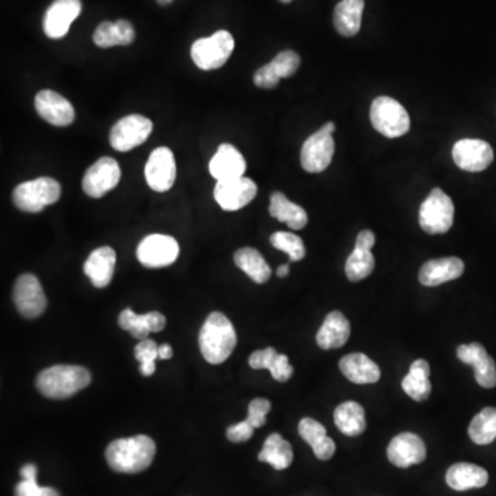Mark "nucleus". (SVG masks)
Listing matches in <instances>:
<instances>
[{
  "label": "nucleus",
  "instance_id": "f257e3e1",
  "mask_svg": "<svg viewBox=\"0 0 496 496\" xmlns=\"http://www.w3.org/2000/svg\"><path fill=\"white\" fill-rule=\"evenodd\" d=\"M155 455V442L145 435L115 440L105 451V458L110 469L127 475L148 469L152 465Z\"/></svg>",
  "mask_w": 496,
  "mask_h": 496
},
{
  "label": "nucleus",
  "instance_id": "f03ea898",
  "mask_svg": "<svg viewBox=\"0 0 496 496\" xmlns=\"http://www.w3.org/2000/svg\"><path fill=\"white\" fill-rule=\"evenodd\" d=\"M236 344L238 335L231 320L221 312H213L199 334L201 356L210 364H221L231 357Z\"/></svg>",
  "mask_w": 496,
  "mask_h": 496
},
{
  "label": "nucleus",
  "instance_id": "7ed1b4c3",
  "mask_svg": "<svg viewBox=\"0 0 496 496\" xmlns=\"http://www.w3.org/2000/svg\"><path fill=\"white\" fill-rule=\"evenodd\" d=\"M92 382L89 370L80 366H53L40 372L37 387L43 396L53 400H64L85 389Z\"/></svg>",
  "mask_w": 496,
  "mask_h": 496
},
{
  "label": "nucleus",
  "instance_id": "20e7f679",
  "mask_svg": "<svg viewBox=\"0 0 496 496\" xmlns=\"http://www.w3.org/2000/svg\"><path fill=\"white\" fill-rule=\"evenodd\" d=\"M61 185L54 178L39 177L20 183L12 191V203L24 213H42L61 198Z\"/></svg>",
  "mask_w": 496,
  "mask_h": 496
},
{
  "label": "nucleus",
  "instance_id": "39448f33",
  "mask_svg": "<svg viewBox=\"0 0 496 496\" xmlns=\"http://www.w3.org/2000/svg\"><path fill=\"white\" fill-rule=\"evenodd\" d=\"M372 127L387 138H399L407 134L411 120L399 101L390 97H378L370 110Z\"/></svg>",
  "mask_w": 496,
  "mask_h": 496
},
{
  "label": "nucleus",
  "instance_id": "423d86ee",
  "mask_svg": "<svg viewBox=\"0 0 496 496\" xmlns=\"http://www.w3.org/2000/svg\"><path fill=\"white\" fill-rule=\"evenodd\" d=\"M455 207L442 189H432L419 208V225L429 235L447 233L454 224Z\"/></svg>",
  "mask_w": 496,
  "mask_h": 496
},
{
  "label": "nucleus",
  "instance_id": "0eeeda50",
  "mask_svg": "<svg viewBox=\"0 0 496 496\" xmlns=\"http://www.w3.org/2000/svg\"><path fill=\"white\" fill-rule=\"evenodd\" d=\"M337 130L334 122L326 123L323 127L305 141L301 150L302 168L308 173H323L331 165L335 153L332 133Z\"/></svg>",
  "mask_w": 496,
  "mask_h": 496
},
{
  "label": "nucleus",
  "instance_id": "6e6552de",
  "mask_svg": "<svg viewBox=\"0 0 496 496\" xmlns=\"http://www.w3.org/2000/svg\"><path fill=\"white\" fill-rule=\"evenodd\" d=\"M235 50V39L228 31H218L210 37L196 40L191 49L193 62L203 70H214L226 64Z\"/></svg>",
  "mask_w": 496,
  "mask_h": 496
},
{
  "label": "nucleus",
  "instance_id": "1a4fd4ad",
  "mask_svg": "<svg viewBox=\"0 0 496 496\" xmlns=\"http://www.w3.org/2000/svg\"><path fill=\"white\" fill-rule=\"evenodd\" d=\"M152 120L142 115H128L110 130V147L118 152H128L142 145L152 134Z\"/></svg>",
  "mask_w": 496,
  "mask_h": 496
},
{
  "label": "nucleus",
  "instance_id": "9d476101",
  "mask_svg": "<svg viewBox=\"0 0 496 496\" xmlns=\"http://www.w3.org/2000/svg\"><path fill=\"white\" fill-rule=\"evenodd\" d=\"M12 301L25 319H37L47 308V298L42 284L35 274L24 273L17 279L12 289Z\"/></svg>",
  "mask_w": 496,
  "mask_h": 496
},
{
  "label": "nucleus",
  "instance_id": "9b49d317",
  "mask_svg": "<svg viewBox=\"0 0 496 496\" xmlns=\"http://www.w3.org/2000/svg\"><path fill=\"white\" fill-rule=\"evenodd\" d=\"M180 256L177 240L167 235H150L137 247V258L145 268L158 269L170 266Z\"/></svg>",
  "mask_w": 496,
  "mask_h": 496
},
{
  "label": "nucleus",
  "instance_id": "f8f14e48",
  "mask_svg": "<svg viewBox=\"0 0 496 496\" xmlns=\"http://www.w3.org/2000/svg\"><path fill=\"white\" fill-rule=\"evenodd\" d=\"M122 177L119 163L115 159L101 158L85 171L82 188L85 195L100 199L115 189Z\"/></svg>",
  "mask_w": 496,
  "mask_h": 496
},
{
  "label": "nucleus",
  "instance_id": "ddd939ff",
  "mask_svg": "<svg viewBox=\"0 0 496 496\" xmlns=\"http://www.w3.org/2000/svg\"><path fill=\"white\" fill-rule=\"evenodd\" d=\"M177 178V166L171 150L156 148L145 166V180L155 192H167Z\"/></svg>",
  "mask_w": 496,
  "mask_h": 496
},
{
  "label": "nucleus",
  "instance_id": "4468645a",
  "mask_svg": "<svg viewBox=\"0 0 496 496\" xmlns=\"http://www.w3.org/2000/svg\"><path fill=\"white\" fill-rule=\"evenodd\" d=\"M258 192L256 183L247 177L216 181L214 198L225 211H238L250 204Z\"/></svg>",
  "mask_w": 496,
  "mask_h": 496
},
{
  "label": "nucleus",
  "instance_id": "2eb2a0df",
  "mask_svg": "<svg viewBox=\"0 0 496 496\" xmlns=\"http://www.w3.org/2000/svg\"><path fill=\"white\" fill-rule=\"evenodd\" d=\"M452 159L460 170L480 173L487 170L493 162V150L485 141L466 138L455 143Z\"/></svg>",
  "mask_w": 496,
  "mask_h": 496
},
{
  "label": "nucleus",
  "instance_id": "dca6fc26",
  "mask_svg": "<svg viewBox=\"0 0 496 496\" xmlns=\"http://www.w3.org/2000/svg\"><path fill=\"white\" fill-rule=\"evenodd\" d=\"M82 12L80 0H54L43 19V31L50 39H61Z\"/></svg>",
  "mask_w": 496,
  "mask_h": 496
},
{
  "label": "nucleus",
  "instance_id": "f3484780",
  "mask_svg": "<svg viewBox=\"0 0 496 496\" xmlns=\"http://www.w3.org/2000/svg\"><path fill=\"white\" fill-rule=\"evenodd\" d=\"M457 356L460 362L475 369L476 381L481 387L492 389L496 386L495 360L487 354L483 345L478 342L460 345L457 350Z\"/></svg>",
  "mask_w": 496,
  "mask_h": 496
},
{
  "label": "nucleus",
  "instance_id": "a211bd4d",
  "mask_svg": "<svg viewBox=\"0 0 496 496\" xmlns=\"http://www.w3.org/2000/svg\"><path fill=\"white\" fill-rule=\"evenodd\" d=\"M35 110L43 120L55 127H67L75 120V110L67 98L53 90H42L35 98Z\"/></svg>",
  "mask_w": 496,
  "mask_h": 496
},
{
  "label": "nucleus",
  "instance_id": "6ab92c4d",
  "mask_svg": "<svg viewBox=\"0 0 496 496\" xmlns=\"http://www.w3.org/2000/svg\"><path fill=\"white\" fill-rule=\"evenodd\" d=\"M387 459L402 469L419 465L427 459V445L414 433H400L387 447Z\"/></svg>",
  "mask_w": 496,
  "mask_h": 496
},
{
  "label": "nucleus",
  "instance_id": "aec40b11",
  "mask_svg": "<svg viewBox=\"0 0 496 496\" xmlns=\"http://www.w3.org/2000/svg\"><path fill=\"white\" fill-rule=\"evenodd\" d=\"M301 65V57L293 50L279 53L273 61L259 68L254 74V83L261 89H274L283 77H293Z\"/></svg>",
  "mask_w": 496,
  "mask_h": 496
},
{
  "label": "nucleus",
  "instance_id": "412c9836",
  "mask_svg": "<svg viewBox=\"0 0 496 496\" xmlns=\"http://www.w3.org/2000/svg\"><path fill=\"white\" fill-rule=\"evenodd\" d=\"M210 174L216 181L244 177L247 163L240 152L231 143H223L211 159Z\"/></svg>",
  "mask_w": 496,
  "mask_h": 496
},
{
  "label": "nucleus",
  "instance_id": "4be33fe9",
  "mask_svg": "<svg viewBox=\"0 0 496 496\" xmlns=\"http://www.w3.org/2000/svg\"><path fill=\"white\" fill-rule=\"evenodd\" d=\"M465 272V264L457 256L432 259L423 264L419 271V283L425 287H437L459 279Z\"/></svg>",
  "mask_w": 496,
  "mask_h": 496
},
{
  "label": "nucleus",
  "instance_id": "5701e85b",
  "mask_svg": "<svg viewBox=\"0 0 496 496\" xmlns=\"http://www.w3.org/2000/svg\"><path fill=\"white\" fill-rule=\"evenodd\" d=\"M116 253L110 247H100L90 254L85 262L83 271L89 277L93 286L105 289L110 286L115 273Z\"/></svg>",
  "mask_w": 496,
  "mask_h": 496
},
{
  "label": "nucleus",
  "instance_id": "b1692460",
  "mask_svg": "<svg viewBox=\"0 0 496 496\" xmlns=\"http://www.w3.org/2000/svg\"><path fill=\"white\" fill-rule=\"evenodd\" d=\"M120 329L128 331L135 339H148L150 332H160L165 329L166 317L160 312H150L147 314H137L131 309H125L119 316Z\"/></svg>",
  "mask_w": 496,
  "mask_h": 496
},
{
  "label": "nucleus",
  "instance_id": "393cba45",
  "mask_svg": "<svg viewBox=\"0 0 496 496\" xmlns=\"http://www.w3.org/2000/svg\"><path fill=\"white\" fill-rule=\"evenodd\" d=\"M339 370L350 382L357 385L377 384L381 379V370L364 354L342 357Z\"/></svg>",
  "mask_w": 496,
  "mask_h": 496
},
{
  "label": "nucleus",
  "instance_id": "a878e982",
  "mask_svg": "<svg viewBox=\"0 0 496 496\" xmlns=\"http://www.w3.org/2000/svg\"><path fill=\"white\" fill-rule=\"evenodd\" d=\"M448 487L455 491H469L483 488L488 483V472L473 463H455L445 475Z\"/></svg>",
  "mask_w": 496,
  "mask_h": 496
},
{
  "label": "nucleus",
  "instance_id": "bb28decb",
  "mask_svg": "<svg viewBox=\"0 0 496 496\" xmlns=\"http://www.w3.org/2000/svg\"><path fill=\"white\" fill-rule=\"evenodd\" d=\"M350 337L349 320L341 312L334 311L326 317L317 332L316 341L321 349H339Z\"/></svg>",
  "mask_w": 496,
  "mask_h": 496
},
{
  "label": "nucleus",
  "instance_id": "cd10ccee",
  "mask_svg": "<svg viewBox=\"0 0 496 496\" xmlns=\"http://www.w3.org/2000/svg\"><path fill=\"white\" fill-rule=\"evenodd\" d=\"M298 432L302 439L311 445L317 459L329 460L334 457L337 447L334 440L327 435L326 427L321 423L312 418H304L299 422Z\"/></svg>",
  "mask_w": 496,
  "mask_h": 496
},
{
  "label": "nucleus",
  "instance_id": "c85d7f7f",
  "mask_svg": "<svg viewBox=\"0 0 496 496\" xmlns=\"http://www.w3.org/2000/svg\"><path fill=\"white\" fill-rule=\"evenodd\" d=\"M248 364L254 370H269L277 382H287L294 374L289 357L286 354H277L274 347L256 350L248 359Z\"/></svg>",
  "mask_w": 496,
  "mask_h": 496
},
{
  "label": "nucleus",
  "instance_id": "c756f323",
  "mask_svg": "<svg viewBox=\"0 0 496 496\" xmlns=\"http://www.w3.org/2000/svg\"><path fill=\"white\" fill-rule=\"evenodd\" d=\"M135 31L133 25L126 20L110 22L104 21L98 25L93 35V40L101 49H110L115 46H128L134 42Z\"/></svg>",
  "mask_w": 496,
  "mask_h": 496
},
{
  "label": "nucleus",
  "instance_id": "7c9ffc66",
  "mask_svg": "<svg viewBox=\"0 0 496 496\" xmlns=\"http://www.w3.org/2000/svg\"><path fill=\"white\" fill-rule=\"evenodd\" d=\"M269 214L281 223L287 224L289 229L301 231L308 225V214L298 204L289 201L281 192H273L271 195Z\"/></svg>",
  "mask_w": 496,
  "mask_h": 496
},
{
  "label": "nucleus",
  "instance_id": "2f4dec72",
  "mask_svg": "<svg viewBox=\"0 0 496 496\" xmlns=\"http://www.w3.org/2000/svg\"><path fill=\"white\" fill-rule=\"evenodd\" d=\"M430 366L427 360H415L410 367V371L402 379V390L415 402H425L432 393V384L429 381Z\"/></svg>",
  "mask_w": 496,
  "mask_h": 496
},
{
  "label": "nucleus",
  "instance_id": "473e14b6",
  "mask_svg": "<svg viewBox=\"0 0 496 496\" xmlns=\"http://www.w3.org/2000/svg\"><path fill=\"white\" fill-rule=\"evenodd\" d=\"M362 10H364V0L339 2L334 12L335 29L342 37H356L362 28Z\"/></svg>",
  "mask_w": 496,
  "mask_h": 496
},
{
  "label": "nucleus",
  "instance_id": "72a5a7b5",
  "mask_svg": "<svg viewBox=\"0 0 496 496\" xmlns=\"http://www.w3.org/2000/svg\"><path fill=\"white\" fill-rule=\"evenodd\" d=\"M334 422L344 435L356 437L366 430V412L359 402H345L335 408Z\"/></svg>",
  "mask_w": 496,
  "mask_h": 496
},
{
  "label": "nucleus",
  "instance_id": "f704fd0d",
  "mask_svg": "<svg viewBox=\"0 0 496 496\" xmlns=\"http://www.w3.org/2000/svg\"><path fill=\"white\" fill-rule=\"evenodd\" d=\"M258 459L269 463L273 469H287L294 460L293 447L279 433H273L266 439Z\"/></svg>",
  "mask_w": 496,
  "mask_h": 496
},
{
  "label": "nucleus",
  "instance_id": "c9c22d12",
  "mask_svg": "<svg viewBox=\"0 0 496 496\" xmlns=\"http://www.w3.org/2000/svg\"><path fill=\"white\" fill-rule=\"evenodd\" d=\"M233 259H235L236 266L241 269L256 283L264 284L271 279L272 271L269 268L268 262L256 248L244 247V248L236 251Z\"/></svg>",
  "mask_w": 496,
  "mask_h": 496
},
{
  "label": "nucleus",
  "instance_id": "e433bc0d",
  "mask_svg": "<svg viewBox=\"0 0 496 496\" xmlns=\"http://www.w3.org/2000/svg\"><path fill=\"white\" fill-rule=\"evenodd\" d=\"M469 437L478 445L491 444L496 439V408L481 410L469 425Z\"/></svg>",
  "mask_w": 496,
  "mask_h": 496
},
{
  "label": "nucleus",
  "instance_id": "4c0bfd02",
  "mask_svg": "<svg viewBox=\"0 0 496 496\" xmlns=\"http://www.w3.org/2000/svg\"><path fill=\"white\" fill-rule=\"evenodd\" d=\"M375 268V258L371 250L364 248V247L354 246V250L347 258L345 272L350 281H364L372 273Z\"/></svg>",
  "mask_w": 496,
  "mask_h": 496
},
{
  "label": "nucleus",
  "instance_id": "58836bf2",
  "mask_svg": "<svg viewBox=\"0 0 496 496\" xmlns=\"http://www.w3.org/2000/svg\"><path fill=\"white\" fill-rule=\"evenodd\" d=\"M271 243L277 250L286 253L289 261L298 262L306 256L304 241L291 232H274L271 236Z\"/></svg>",
  "mask_w": 496,
  "mask_h": 496
},
{
  "label": "nucleus",
  "instance_id": "ea45409f",
  "mask_svg": "<svg viewBox=\"0 0 496 496\" xmlns=\"http://www.w3.org/2000/svg\"><path fill=\"white\" fill-rule=\"evenodd\" d=\"M134 356L141 362L140 370L143 377H150L156 371V360L159 359V346L153 339H143L138 342L134 349Z\"/></svg>",
  "mask_w": 496,
  "mask_h": 496
},
{
  "label": "nucleus",
  "instance_id": "a19ab883",
  "mask_svg": "<svg viewBox=\"0 0 496 496\" xmlns=\"http://www.w3.org/2000/svg\"><path fill=\"white\" fill-rule=\"evenodd\" d=\"M272 410V404L269 400L262 399V397H258V399H254L253 402H250L248 405V417H247V420L253 425L254 427H262L266 423V415Z\"/></svg>",
  "mask_w": 496,
  "mask_h": 496
},
{
  "label": "nucleus",
  "instance_id": "79ce46f5",
  "mask_svg": "<svg viewBox=\"0 0 496 496\" xmlns=\"http://www.w3.org/2000/svg\"><path fill=\"white\" fill-rule=\"evenodd\" d=\"M16 496H60L50 487H40L37 480H21L16 485Z\"/></svg>",
  "mask_w": 496,
  "mask_h": 496
},
{
  "label": "nucleus",
  "instance_id": "37998d69",
  "mask_svg": "<svg viewBox=\"0 0 496 496\" xmlns=\"http://www.w3.org/2000/svg\"><path fill=\"white\" fill-rule=\"evenodd\" d=\"M254 429H256V427L246 419L243 420V422H239L236 423V425L229 427L228 429H226V437H228L232 443L248 442V440L253 437Z\"/></svg>",
  "mask_w": 496,
  "mask_h": 496
},
{
  "label": "nucleus",
  "instance_id": "c03bdc74",
  "mask_svg": "<svg viewBox=\"0 0 496 496\" xmlns=\"http://www.w3.org/2000/svg\"><path fill=\"white\" fill-rule=\"evenodd\" d=\"M375 244V235L371 231H362L359 235H357L356 244L357 247H364V248H369L371 250Z\"/></svg>",
  "mask_w": 496,
  "mask_h": 496
},
{
  "label": "nucleus",
  "instance_id": "a18cd8bd",
  "mask_svg": "<svg viewBox=\"0 0 496 496\" xmlns=\"http://www.w3.org/2000/svg\"><path fill=\"white\" fill-rule=\"evenodd\" d=\"M20 475H21L22 480H37V466L32 465V463L22 466L21 470H20Z\"/></svg>",
  "mask_w": 496,
  "mask_h": 496
},
{
  "label": "nucleus",
  "instance_id": "49530a36",
  "mask_svg": "<svg viewBox=\"0 0 496 496\" xmlns=\"http://www.w3.org/2000/svg\"><path fill=\"white\" fill-rule=\"evenodd\" d=\"M173 357V347L168 344H163L159 346V359L168 360Z\"/></svg>",
  "mask_w": 496,
  "mask_h": 496
},
{
  "label": "nucleus",
  "instance_id": "de8ad7c7",
  "mask_svg": "<svg viewBox=\"0 0 496 496\" xmlns=\"http://www.w3.org/2000/svg\"><path fill=\"white\" fill-rule=\"evenodd\" d=\"M289 264H284V265L279 266V268H277V276L279 277L289 276Z\"/></svg>",
  "mask_w": 496,
  "mask_h": 496
},
{
  "label": "nucleus",
  "instance_id": "09e8293b",
  "mask_svg": "<svg viewBox=\"0 0 496 496\" xmlns=\"http://www.w3.org/2000/svg\"><path fill=\"white\" fill-rule=\"evenodd\" d=\"M171 2H173V0H158V4H162V6H167Z\"/></svg>",
  "mask_w": 496,
  "mask_h": 496
},
{
  "label": "nucleus",
  "instance_id": "8fccbe9b",
  "mask_svg": "<svg viewBox=\"0 0 496 496\" xmlns=\"http://www.w3.org/2000/svg\"><path fill=\"white\" fill-rule=\"evenodd\" d=\"M281 4H291L293 0H281Z\"/></svg>",
  "mask_w": 496,
  "mask_h": 496
}]
</instances>
